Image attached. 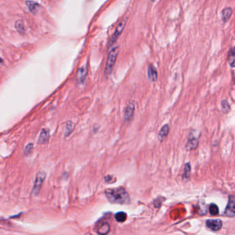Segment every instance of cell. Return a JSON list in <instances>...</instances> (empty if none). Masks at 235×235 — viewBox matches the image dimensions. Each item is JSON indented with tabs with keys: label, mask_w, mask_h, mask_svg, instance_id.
<instances>
[{
	"label": "cell",
	"mask_w": 235,
	"mask_h": 235,
	"mask_svg": "<svg viewBox=\"0 0 235 235\" xmlns=\"http://www.w3.org/2000/svg\"><path fill=\"white\" fill-rule=\"evenodd\" d=\"M105 194L108 200L112 204H127L130 201L128 192L122 187L106 189Z\"/></svg>",
	"instance_id": "cell-1"
},
{
	"label": "cell",
	"mask_w": 235,
	"mask_h": 235,
	"mask_svg": "<svg viewBox=\"0 0 235 235\" xmlns=\"http://www.w3.org/2000/svg\"><path fill=\"white\" fill-rule=\"evenodd\" d=\"M119 52V47L118 45L114 47V48L111 50L108 55L107 61H106L105 71H104V74H105L106 77L109 76L113 72L114 67H115V63H116L117 56H118Z\"/></svg>",
	"instance_id": "cell-2"
},
{
	"label": "cell",
	"mask_w": 235,
	"mask_h": 235,
	"mask_svg": "<svg viewBox=\"0 0 235 235\" xmlns=\"http://www.w3.org/2000/svg\"><path fill=\"white\" fill-rule=\"evenodd\" d=\"M127 20H128V18L124 19V20H121V22L118 24V25L117 26V27H116V28H115V32H114L113 35L111 36V39H109L108 43V48H111V46H113V45L115 44V43L117 41V39H118L119 36L121 35L123 30H124V29L125 26H126V25Z\"/></svg>",
	"instance_id": "cell-3"
},
{
	"label": "cell",
	"mask_w": 235,
	"mask_h": 235,
	"mask_svg": "<svg viewBox=\"0 0 235 235\" xmlns=\"http://www.w3.org/2000/svg\"><path fill=\"white\" fill-rule=\"evenodd\" d=\"M135 110V103L134 101H130L127 104L124 108V119L126 122H130L133 118V115Z\"/></svg>",
	"instance_id": "cell-4"
},
{
	"label": "cell",
	"mask_w": 235,
	"mask_h": 235,
	"mask_svg": "<svg viewBox=\"0 0 235 235\" xmlns=\"http://www.w3.org/2000/svg\"><path fill=\"white\" fill-rule=\"evenodd\" d=\"M45 177V173L43 172H39L37 174V176H36L35 183H34V186L33 188V194L35 196H37L38 193L39 192V190H40L43 182L44 181Z\"/></svg>",
	"instance_id": "cell-5"
},
{
	"label": "cell",
	"mask_w": 235,
	"mask_h": 235,
	"mask_svg": "<svg viewBox=\"0 0 235 235\" xmlns=\"http://www.w3.org/2000/svg\"><path fill=\"white\" fill-rule=\"evenodd\" d=\"M199 142V136H195L193 132H191L189 134L188 139L186 144H185V148L187 150H193L198 147Z\"/></svg>",
	"instance_id": "cell-6"
},
{
	"label": "cell",
	"mask_w": 235,
	"mask_h": 235,
	"mask_svg": "<svg viewBox=\"0 0 235 235\" xmlns=\"http://www.w3.org/2000/svg\"><path fill=\"white\" fill-rule=\"evenodd\" d=\"M235 200L234 197L233 195L229 196L228 203L225 208L224 215L229 217H234L235 215Z\"/></svg>",
	"instance_id": "cell-7"
},
{
	"label": "cell",
	"mask_w": 235,
	"mask_h": 235,
	"mask_svg": "<svg viewBox=\"0 0 235 235\" xmlns=\"http://www.w3.org/2000/svg\"><path fill=\"white\" fill-rule=\"evenodd\" d=\"M206 226L211 230L218 231L222 227L223 223L220 219H208L206 221Z\"/></svg>",
	"instance_id": "cell-8"
},
{
	"label": "cell",
	"mask_w": 235,
	"mask_h": 235,
	"mask_svg": "<svg viewBox=\"0 0 235 235\" xmlns=\"http://www.w3.org/2000/svg\"><path fill=\"white\" fill-rule=\"evenodd\" d=\"M148 79L151 82H155L158 79V71L152 64H149L147 68Z\"/></svg>",
	"instance_id": "cell-9"
},
{
	"label": "cell",
	"mask_w": 235,
	"mask_h": 235,
	"mask_svg": "<svg viewBox=\"0 0 235 235\" xmlns=\"http://www.w3.org/2000/svg\"><path fill=\"white\" fill-rule=\"evenodd\" d=\"M97 232L100 235H106L110 232L109 223L106 221H101L97 225Z\"/></svg>",
	"instance_id": "cell-10"
},
{
	"label": "cell",
	"mask_w": 235,
	"mask_h": 235,
	"mask_svg": "<svg viewBox=\"0 0 235 235\" xmlns=\"http://www.w3.org/2000/svg\"><path fill=\"white\" fill-rule=\"evenodd\" d=\"M170 132V126L168 124H165L159 130L158 134V139L160 142H162L168 136Z\"/></svg>",
	"instance_id": "cell-11"
},
{
	"label": "cell",
	"mask_w": 235,
	"mask_h": 235,
	"mask_svg": "<svg viewBox=\"0 0 235 235\" xmlns=\"http://www.w3.org/2000/svg\"><path fill=\"white\" fill-rule=\"evenodd\" d=\"M49 136H50V132H49L48 129H42L40 132V134H39V139H38V143L43 144L46 143L49 139Z\"/></svg>",
	"instance_id": "cell-12"
},
{
	"label": "cell",
	"mask_w": 235,
	"mask_h": 235,
	"mask_svg": "<svg viewBox=\"0 0 235 235\" xmlns=\"http://www.w3.org/2000/svg\"><path fill=\"white\" fill-rule=\"evenodd\" d=\"M232 15V9L231 7H225L221 12V20L223 23H226L230 20Z\"/></svg>",
	"instance_id": "cell-13"
},
{
	"label": "cell",
	"mask_w": 235,
	"mask_h": 235,
	"mask_svg": "<svg viewBox=\"0 0 235 235\" xmlns=\"http://www.w3.org/2000/svg\"><path fill=\"white\" fill-rule=\"evenodd\" d=\"M87 75V67L82 66L77 71V81L79 83H83L86 80Z\"/></svg>",
	"instance_id": "cell-14"
},
{
	"label": "cell",
	"mask_w": 235,
	"mask_h": 235,
	"mask_svg": "<svg viewBox=\"0 0 235 235\" xmlns=\"http://www.w3.org/2000/svg\"><path fill=\"white\" fill-rule=\"evenodd\" d=\"M227 62L231 68H234L235 66V50L234 47L230 49L227 55Z\"/></svg>",
	"instance_id": "cell-15"
},
{
	"label": "cell",
	"mask_w": 235,
	"mask_h": 235,
	"mask_svg": "<svg viewBox=\"0 0 235 235\" xmlns=\"http://www.w3.org/2000/svg\"><path fill=\"white\" fill-rule=\"evenodd\" d=\"M26 4L30 12L32 13H36L40 8V5L35 1H26Z\"/></svg>",
	"instance_id": "cell-16"
},
{
	"label": "cell",
	"mask_w": 235,
	"mask_h": 235,
	"mask_svg": "<svg viewBox=\"0 0 235 235\" xmlns=\"http://www.w3.org/2000/svg\"><path fill=\"white\" fill-rule=\"evenodd\" d=\"M221 111H222V113L224 114H227L231 110L230 104H229V102L227 101V100L225 99L221 101Z\"/></svg>",
	"instance_id": "cell-17"
},
{
	"label": "cell",
	"mask_w": 235,
	"mask_h": 235,
	"mask_svg": "<svg viewBox=\"0 0 235 235\" xmlns=\"http://www.w3.org/2000/svg\"><path fill=\"white\" fill-rule=\"evenodd\" d=\"M115 220L119 223H123L127 219V214L124 212H118L115 215Z\"/></svg>",
	"instance_id": "cell-18"
},
{
	"label": "cell",
	"mask_w": 235,
	"mask_h": 235,
	"mask_svg": "<svg viewBox=\"0 0 235 235\" xmlns=\"http://www.w3.org/2000/svg\"><path fill=\"white\" fill-rule=\"evenodd\" d=\"M75 125L74 123L72 122L71 121H68L66 123V126L65 128V136H68L70 135L75 129Z\"/></svg>",
	"instance_id": "cell-19"
},
{
	"label": "cell",
	"mask_w": 235,
	"mask_h": 235,
	"mask_svg": "<svg viewBox=\"0 0 235 235\" xmlns=\"http://www.w3.org/2000/svg\"><path fill=\"white\" fill-rule=\"evenodd\" d=\"M190 173H191V166L189 162L185 164L184 170H183V178L184 179H188L190 177Z\"/></svg>",
	"instance_id": "cell-20"
},
{
	"label": "cell",
	"mask_w": 235,
	"mask_h": 235,
	"mask_svg": "<svg viewBox=\"0 0 235 235\" xmlns=\"http://www.w3.org/2000/svg\"><path fill=\"white\" fill-rule=\"evenodd\" d=\"M209 212L212 215H217L219 212V208L215 204H211L209 206Z\"/></svg>",
	"instance_id": "cell-21"
},
{
	"label": "cell",
	"mask_w": 235,
	"mask_h": 235,
	"mask_svg": "<svg viewBox=\"0 0 235 235\" xmlns=\"http://www.w3.org/2000/svg\"><path fill=\"white\" fill-rule=\"evenodd\" d=\"M15 27H16L17 30L20 32H22L24 30V23L22 20L17 21L15 23Z\"/></svg>",
	"instance_id": "cell-22"
},
{
	"label": "cell",
	"mask_w": 235,
	"mask_h": 235,
	"mask_svg": "<svg viewBox=\"0 0 235 235\" xmlns=\"http://www.w3.org/2000/svg\"><path fill=\"white\" fill-rule=\"evenodd\" d=\"M33 149V143H29L28 145H26L25 148V150H24V154L26 155H28L30 152H31Z\"/></svg>",
	"instance_id": "cell-23"
},
{
	"label": "cell",
	"mask_w": 235,
	"mask_h": 235,
	"mask_svg": "<svg viewBox=\"0 0 235 235\" xmlns=\"http://www.w3.org/2000/svg\"><path fill=\"white\" fill-rule=\"evenodd\" d=\"M3 63V59H1V57H0V66H1V65H2Z\"/></svg>",
	"instance_id": "cell-24"
}]
</instances>
